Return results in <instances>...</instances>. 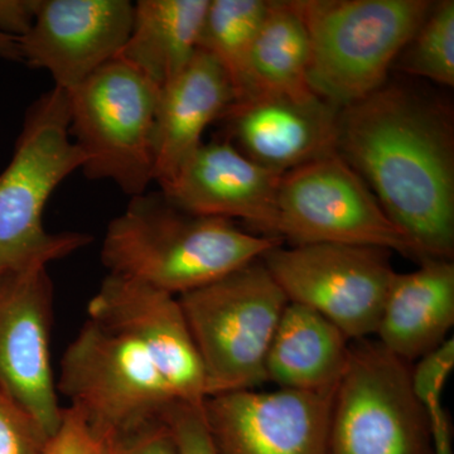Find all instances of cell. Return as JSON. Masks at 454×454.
<instances>
[{
    "label": "cell",
    "instance_id": "obj_1",
    "mask_svg": "<svg viewBox=\"0 0 454 454\" xmlns=\"http://www.w3.org/2000/svg\"><path fill=\"white\" fill-rule=\"evenodd\" d=\"M337 152L420 260L453 259L454 134L447 110L387 82L340 110Z\"/></svg>",
    "mask_w": 454,
    "mask_h": 454
},
{
    "label": "cell",
    "instance_id": "obj_2",
    "mask_svg": "<svg viewBox=\"0 0 454 454\" xmlns=\"http://www.w3.org/2000/svg\"><path fill=\"white\" fill-rule=\"evenodd\" d=\"M282 243L244 231L231 220L181 210L158 191L131 197L124 212L110 221L100 256L107 274L178 297L262 259Z\"/></svg>",
    "mask_w": 454,
    "mask_h": 454
},
{
    "label": "cell",
    "instance_id": "obj_3",
    "mask_svg": "<svg viewBox=\"0 0 454 454\" xmlns=\"http://www.w3.org/2000/svg\"><path fill=\"white\" fill-rule=\"evenodd\" d=\"M68 127L64 90L52 88L27 107L11 162L0 173V274L49 265L92 241L82 232L52 234L44 229L50 197L85 162Z\"/></svg>",
    "mask_w": 454,
    "mask_h": 454
},
{
    "label": "cell",
    "instance_id": "obj_4",
    "mask_svg": "<svg viewBox=\"0 0 454 454\" xmlns=\"http://www.w3.org/2000/svg\"><path fill=\"white\" fill-rule=\"evenodd\" d=\"M309 35V88L340 109L387 82L433 2L297 0Z\"/></svg>",
    "mask_w": 454,
    "mask_h": 454
},
{
    "label": "cell",
    "instance_id": "obj_5",
    "mask_svg": "<svg viewBox=\"0 0 454 454\" xmlns=\"http://www.w3.org/2000/svg\"><path fill=\"white\" fill-rule=\"evenodd\" d=\"M177 298L201 358L207 397L267 382L269 346L289 301L262 259Z\"/></svg>",
    "mask_w": 454,
    "mask_h": 454
},
{
    "label": "cell",
    "instance_id": "obj_6",
    "mask_svg": "<svg viewBox=\"0 0 454 454\" xmlns=\"http://www.w3.org/2000/svg\"><path fill=\"white\" fill-rule=\"evenodd\" d=\"M56 387L113 442L162 423L178 403L136 340L91 318L66 348Z\"/></svg>",
    "mask_w": 454,
    "mask_h": 454
},
{
    "label": "cell",
    "instance_id": "obj_7",
    "mask_svg": "<svg viewBox=\"0 0 454 454\" xmlns=\"http://www.w3.org/2000/svg\"><path fill=\"white\" fill-rule=\"evenodd\" d=\"M66 92L68 131L85 160V177L113 182L130 199L145 193L154 182L153 134L160 89L115 59Z\"/></svg>",
    "mask_w": 454,
    "mask_h": 454
},
{
    "label": "cell",
    "instance_id": "obj_8",
    "mask_svg": "<svg viewBox=\"0 0 454 454\" xmlns=\"http://www.w3.org/2000/svg\"><path fill=\"white\" fill-rule=\"evenodd\" d=\"M325 454H434L408 363L355 340L331 405Z\"/></svg>",
    "mask_w": 454,
    "mask_h": 454
},
{
    "label": "cell",
    "instance_id": "obj_9",
    "mask_svg": "<svg viewBox=\"0 0 454 454\" xmlns=\"http://www.w3.org/2000/svg\"><path fill=\"white\" fill-rule=\"evenodd\" d=\"M277 235L291 247L358 245L422 262L366 182L339 153L284 173L278 190Z\"/></svg>",
    "mask_w": 454,
    "mask_h": 454
},
{
    "label": "cell",
    "instance_id": "obj_10",
    "mask_svg": "<svg viewBox=\"0 0 454 454\" xmlns=\"http://www.w3.org/2000/svg\"><path fill=\"white\" fill-rule=\"evenodd\" d=\"M390 253L358 245H279L262 259L288 301L315 309L349 340H360L378 330L395 274Z\"/></svg>",
    "mask_w": 454,
    "mask_h": 454
},
{
    "label": "cell",
    "instance_id": "obj_11",
    "mask_svg": "<svg viewBox=\"0 0 454 454\" xmlns=\"http://www.w3.org/2000/svg\"><path fill=\"white\" fill-rule=\"evenodd\" d=\"M52 309L47 265L0 274V387L50 435L62 414L51 366Z\"/></svg>",
    "mask_w": 454,
    "mask_h": 454
},
{
    "label": "cell",
    "instance_id": "obj_12",
    "mask_svg": "<svg viewBox=\"0 0 454 454\" xmlns=\"http://www.w3.org/2000/svg\"><path fill=\"white\" fill-rule=\"evenodd\" d=\"M334 390L231 391L203 417L217 454H325Z\"/></svg>",
    "mask_w": 454,
    "mask_h": 454
},
{
    "label": "cell",
    "instance_id": "obj_13",
    "mask_svg": "<svg viewBox=\"0 0 454 454\" xmlns=\"http://www.w3.org/2000/svg\"><path fill=\"white\" fill-rule=\"evenodd\" d=\"M89 318L127 334L145 349L178 403L203 406L205 372L176 295L107 274L89 301Z\"/></svg>",
    "mask_w": 454,
    "mask_h": 454
},
{
    "label": "cell",
    "instance_id": "obj_14",
    "mask_svg": "<svg viewBox=\"0 0 454 454\" xmlns=\"http://www.w3.org/2000/svg\"><path fill=\"white\" fill-rule=\"evenodd\" d=\"M133 16L129 0H35L32 25L17 37L22 62L70 91L119 56Z\"/></svg>",
    "mask_w": 454,
    "mask_h": 454
},
{
    "label": "cell",
    "instance_id": "obj_15",
    "mask_svg": "<svg viewBox=\"0 0 454 454\" xmlns=\"http://www.w3.org/2000/svg\"><path fill=\"white\" fill-rule=\"evenodd\" d=\"M282 176L254 162L231 140H212L203 142L175 177L160 187L181 210L243 220L262 235L278 238L277 201Z\"/></svg>",
    "mask_w": 454,
    "mask_h": 454
},
{
    "label": "cell",
    "instance_id": "obj_16",
    "mask_svg": "<svg viewBox=\"0 0 454 454\" xmlns=\"http://www.w3.org/2000/svg\"><path fill=\"white\" fill-rule=\"evenodd\" d=\"M340 110L317 95H277L235 101L221 119L239 151L284 175L339 153Z\"/></svg>",
    "mask_w": 454,
    "mask_h": 454
},
{
    "label": "cell",
    "instance_id": "obj_17",
    "mask_svg": "<svg viewBox=\"0 0 454 454\" xmlns=\"http://www.w3.org/2000/svg\"><path fill=\"white\" fill-rule=\"evenodd\" d=\"M235 101L234 90L219 62L199 50L192 61L160 90L155 110L154 182L175 177L200 145L205 130Z\"/></svg>",
    "mask_w": 454,
    "mask_h": 454
},
{
    "label": "cell",
    "instance_id": "obj_18",
    "mask_svg": "<svg viewBox=\"0 0 454 454\" xmlns=\"http://www.w3.org/2000/svg\"><path fill=\"white\" fill-rule=\"evenodd\" d=\"M454 325L452 260L426 259L394 274L376 336L391 355L411 364L448 340Z\"/></svg>",
    "mask_w": 454,
    "mask_h": 454
},
{
    "label": "cell",
    "instance_id": "obj_19",
    "mask_svg": "<svg viewBox=\"0 0 454 454\" xmlns=\"http://www.w3.org/2000/svg\"><path fill=\"white\" fill-rule=\"evenodd\" d=\"M351 340L315 309L289 301L265 361L267 382L279 389H334L348 365Z\"/></svg>",
    "mask_w": 454,
    "mask_h": 454
},
{
    "label": "cell",
    "instance_id": "obj_20",
    "mask_svg": "<svg viewBox=\"0 0 454 454\" xmlns=\"http://www.w3.org/2000/svg\"><path fill=\"white\" fill-rule=\"evenodd\" d=\"M210 0H139L127 43L116 59L155 88L173 82L199 51Z\"/></svg>",
    "mask_w": 454,
    "mask_h": 454
},
{
    "label": "cell",
    "instance_id": "obj_21",
    "mask_svg": "<svg viewBox=\"0 0 454 454\" xmlns=\"http://www.w3.org/2000/svg\"><path fill=\"white\" fill-rule=\"evenodd\" d=\"M309 35L297 0H269L239 100L256 97L309 98ZM235 103V101H234Z\"/></svg>",
    "mask_w": 454,
    "mask_h": 454
},
{
    "label": "cell",
    "instance_id": "obj_22",
    "mask_svg": "<svg viewBox=\"0 0 454 454\" xmlns=\"http://www.w3.org/2000/svg\"><path fill=\"white\" fill-rule=\"evenodd\" d=\"M269 0H210L199 50L214 57L234 90L243 92L254 42L264 20Z\"/></svg>",
    "mask_w": 454,
    "mask_h": 454
},
{
    "label": "cell",
    "instance_id": "obj_23",
    "mask_svg": "<svg viewBox=\"0 0 454 454\" xmlns=\"http://www.w3.org/2000/svg\"><path fill=\"white\" fill-rule=\"evenodd\" d=\"M394 66L439 85L454 86L453 0L433 3Z\"/></svg>",
    "mask_w": 454,
    "mask_h": 454
},
{
    "label": "cell",
    "instance_id": "obj_24",
    "mask_svg": "<svg viewBox=\"0 0 454 454\" xmlns=\"http://www.w3.org/2000/svg\"><path fill=\"white\" fill-rule=\"evenodd\" d=\"M454 369V340L418 360L411 369V387L428 420L434 454H453L452 423L443 405L444 387Z\"/></svg>",
    "mask_w": 454,
    "mask_h": 454
},
{
    "label": "cell",
    "instance_id": "obj_25",
    "mask_svg": "<svg viewBox=\"0 0 454 454\" xmlns=\"http://www.w3.org/2000/svg\"><path fill=\"white\" fill-rule=\"evenodd\" d=\"M51 435L0 387V454H42Z\"/></svg>",
    "mask_w": 454,
    "mask_h": 454
},
{
    "label": "cell",
    "instance_id": "obj_26",
    "mask_svg": "<svg viewBox=\"0 0 454 454\" xmlns=\"http://www.w3.org/2000/svg\"><path fill=\"white\" fill-rule=\"evenodd\" d=\"M115 447L116 442L98 434L82 411L68 405L42 454H115Z\"/></svg>",
    "mask_w": 454,
    "mask_h": 454
},
{
    "label": "cell",
    "instance_id": "obj_27",
    "mask_svg": "<svg viewBox=\"0 0 454 454\" xmlns=\"http://www.w3.org/2000/svg\"><path fill=\"white\" fill-rule=\"evenodd\" d=\"M164 423L178 454H217L203 417V406L175 403L164 415Z\"/></svg>",
    "mask_w": 454,
    "mask_h": 454
},
{
    "label": "cell",
    "instance_id": "obj_28",
    "mask_svg": "<svg viewBox=\"0 0 454 454\" xmlns=\"http://www.w3.org/2000/svg\"><path fill=\"white\" fill-rule=\"evenodd\" d=\"M115 454H178L168 427L162 423L149 427L129 438L116 442Z\"/></svg>",
    "mask_w": 454,
    "mask_h": 454
},
{
    "label": "cell",
    "instance_id": "obj_29",
    "mask_svg": "<svg viewBox=\"0 0 454 454\" xmlns=\"http://www.w3.org/2000/svg\"><path fill=\"white\" fill-rule=\"evenodd\" d=\"M35 0H0V32L20 37L28 31Z\"/></svg>",
    "mask_w": 454,
    "mask_h": 454
},
{
    "label": "cell",
    "instance_id": "obj_30",
    "mask_svg": "<svg viewBox=\"0 0 454 454\" xmlns=\"http://www.w3.org/2000/svg\"><path fill=\"white\" fill-rule=\"evenodd\" d=\"M0 59L12 62H22L17 37L0 32Z\"/></svg>",
    "mask_w": 454,
    "mask_h": 454
}]
</instances>
